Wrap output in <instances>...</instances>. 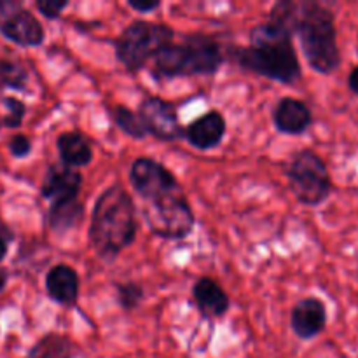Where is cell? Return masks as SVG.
Returning <instances> with one entry per match:
<instances>
[{"mask_svg": "<svg viewBox=\"0 0 358 358\" xmlns=\"http://www.w3.org/2000/svg\"><path fill=\"white\" fill-rule=\"evenodd\" d=\"M269 20L282 24L301 41L306 62L315 72H336L341 65L334 13L318 2L282 0L273 6Z\"/></svg>", "mask_w": 358, "mask_h": 358, "instance_id": "6da1fadb", "label": "cell"}, {"mask_svg": "<svg viewBox=\"0 0 358 358\" xmlns=\"http://www.w3.org/2000/svg\"><path fill=\"white\" fill-rule=\"evenodd\" d=\"M292 37L285 27L268 20L252 28L250 44L231 48L229 56L243 70L292 86L301 79V63Z\"/></svg>", "mask_w": 358, "mask_h": 358, "instance_id": "7a4b0ae2", "label": "cell"}, {"mask_svg": "<svg viewBox=\"0 0 358 358\" xmlns=\"http://www.w3.org/2000/svg\"><path fill=\"white\" fill-rule=\"evenodd\" d=\"M138 220L136 206L121 184L105 189L94 203L90 224V241L103 261L112 262L135 243Z\"/></svg>", "mask_w": 358, "mask_h": 358, "instance_id": "3957f363", "label": "cell"}, {"mask_svg": "<svg viewBox=\"0 0 358 358\" xmlns=\"http://www.w3.org/2000/svg\"><path fill=\"white\" fill-rule=\"evenodd\" d=\"M224 52L215 38L205 34L185 35L184 42H171L154 58L156 79L213 76L222 66Z\"/></svg>", "mask_w": 358, "mask_h": 358, "instance_id": "277c9868", "label": "cell"}, {"mask_svg": "<svg viewBox=\"0 0 358 358\" xmlns=\"http://www.w3.org/2000/svg\"><path fill=\"white\" fill-rule=\"evenodd\" d=\"M175 38L173 28L152 21H133L115 41L117 62L129 72L142 70Z\"/></svg>", "mask_w": 358, "mask_h": 358, "instance_id": "5b68a950", "label": "cell"}, {"mask_svg": "<svg viewBox=\"0 0 358 358\" xmlns=\"http://www.w3.org/2000/svg\"><path fill=\"white\" fill-rule=\"evenodd\" d=\"M142 215L150 233L164 240H184L196 226V215L182 189L143 201Z\"/></svg>", "mask_w": 358, "mask_h": 358, "instance_id": "8992f818", "label": "cell"}, {"mask_svg": "<svg viewBox=\"0 0 358 358\" xmlns=\"http://www.w3.org/2000/svg\"><path fill=\"white\" fill-rule=\"evenodd\" d=\"M292 194L306 206H318L331 196L332 182L327 164L313 150H299L285 170Z\"/></svg>", "mask_w": 358, "mask_h": 358, "instance_id": "52a82bcc", "label": "cell"}, {"mask_svg": "<svg viewBox=\"0 0 358 358\" xmlns=\"http://www.w3.org/2000/svg\"><path fill=\"white\" fill-rule=\"evenodd\" d=\"M0 31L6 38L24 48L41 45L45 38L41 21L21 3L10 0H0Z\"/></svg>", "mask_w": 358, "mask_h": 358, "instance_id": "ba28073f", "label": "cell"}, {"mask_svg": "<svg viewBox=\"0 0 358 358\" xmlns=\"http://www.w3.org/2000/svg\"><path fill=\"white\" fill-rule=\"evenodd\" d=\"M138 117L147 133L161 142H177L185 138V128L178 119L173 103L159 96H147L138 105Z\"/></svg>", "mask_w": 358, "mask_h": 358, "instance_id": "9c48e42d", "label": "cell"}, {"mask_svg": "<svg viewBox=\"0 0 358 358\" xmlns=\"http://www.w3.org/2000/svg\"><path fill=\"white\" fill-rule=\"evenodd\" d=\"M129 182L142 201L168 194L180 189L177 177L164 164L150 157H138L129 168Z\"/></svg>", "mask_w": 358, "mask_h": 358, "instance_id": "30bf717a", "label": "cell"}, {"mask_svg": "<svg viewBox=\"0 0 358 358\" xmlns=\"http://www.w3.org/2000/svg\"><path fill=\"white\" fill-rule=\"evenodd\" d=\"M327 325V308L318 297H304L290 313V329L303 341L317 338Z\"/></svg>", "mask_w": 358, "mask_h": 358, "instance_id": "8fae6325", "label": "cell"}, {"mask_svg": "<svg viewBox=\"0 0 358 358\" xmlns=\"http://www.w3.org/2000/svg\"><path fill=\"white\" fill-rule=\"evenodd\" d=\"M83 187V173L76 168L65 164H52L48 168L44 182H42L41 194L48 201H65V199L79 198Z\"/></svg>", "mask_w": 358, "mask_h": 358, "instance_id": "7c38bea8", "label": "cell"}, {"mask_svg": "<svg viewBox=\"0 0 358 358\" xmlns=\"http://www.w3.org/2000/svg\"><path fill=\"white\" fill-rule=\"evenodd\" d=\"M226 117L219 110H208L185 128V140L198 150H212L226 136Z\"/></svg>", "mask_w": 358, "mask_h": 358, "instance_id": "4fadbf2b", "label": "cell"}, {"mask_svg": "<svg viewBox=\"0 0 358 358\" xmlns=\"http://www.w3.org/2000/svg\"><path fill=\"white\" fill-rule=\"evenodd\" d=\"M313 122V114L303 100L285 96L273 108V124L283 135H301Z\"/></svg>", "mask_w": 358, "mask_h": 358, "instance_id": "5bb4252c", "label": "cell"}, {"mask_svg": "<svg viewBox=\"0 0 358 358\" xmlns=\"http://www.w3.org/2000/svg\"><path fill=\"white\" fill-rule=\"evenodd\" d=\"M192 299L205 318H220L229 311L231 301L226 290L213 278L201 276L192 285Z\"/></svg>", "mask_w": 358, "mask_h": 358, "instance_id": "9a60e30c", "label": "cell"}, {"mask_svg": "<svg viewBox=\"0 0 358 358\" xmlns=\"http://www.w3.org/2000/svg\"><path fill=\"white\" fill-rule=\"evenodd\" d=\"M79 273L69 264H56L45 276V290L55 303L70 306L79 297Z\"/></svg>", "mask_w": 358, "mask_h": 358, "instance_id": "2e32d148", "label": "cell"}, {"mask_svg": "<svg viewBox=\"0 0 358 358\" xmlns=\"http://www.w3.org/2000/svg\"><path fill=\"white\" fill-rule=\"evenodd\" d=\"M56 149L59 152V159L65 166L84 168L93 161V147L86 135L79 131L62 133L56 140Z\"/></svg>", "mask_w": 358, "mask_h": 358, "instance_id": "e0dca14e", "label": "cell"}, {"mask_svg": "<svg viewBox=\"0 0 358 358\" xmlns=\"http://www.w3.org/2000/svg\"><path fill=\"white\" fill-rule=\"evenodd\" d=\"M84 219V203L79 198L51 203L48 213V222L55 233H66L79 226Z\"/></svg>", "mask_w": 358, "mask_h": 358, "instance_id": "ac0fdd59", "label": "cell"}, {"mask_svg": "<svg viewBox=\"0 0 358 358\" xmlns=\"http://www.w3.org/2000/svg\"><path fill=\"white\" fill-rule=\"evenodd\" d=\"M73 345L66 336L48 334L30 350L27 358H72Z\"/></svg>", "mask_w": 358, "mask_h": 358, "instance_id": "d6986e66", "label": "cell"}, {"mask_svg": "<svg viewBox=\"0 0 358 358\" xmlns=\"http://www.w3.org/2000/svg\"><path fill=\"white\" fill-rule=\"evenodd\" d=\"M110 117L115 122L119 129H121L124 135L131 136L135 140H143L149 133H147L145 126H143L142 119L138 117L136 112H133L131 108L124 107V105H114L110 108Z\"/></svg>", "mask_w": 358, "mask_h": 358, "instance_id": "ffe728a7", "label": "cell"}, {"mask_svg": "<svg viewBox=\"0 0 358 358\" xmlns=\"http://www.w3.org/2000/svg\"><path fill=\"white\" fill-rule=\"evenodd\" d=\"M28 73L23 66L13 59L0 62V84L13 90H27Z\"/></svg>", "mask_w": 358, "mask_h": 358, "instance_id": "44dd1931", "label": "cell"}, {"mask_svg": "<svg viewBox=\"0 0 358 358\" xmlns=\"http://www.w3.org/2000/svg\"><path fill=\"white\" fill-rule=\"evenodd\" d=\"M145 292L143 287L136 282H126L117 285V303L124 311H133L142 304Z\"/></svg>", "mask_w": 358, "mask_h": 358, "instance_id": "7402d4cb", "label": "cell"}, {"mask_svg": "<svg viewBox=\"0 0 358 358\" xmlns=\"http://www.w3.org/2000/svg\"><path fill=\"white\" fill-rule=\"evenodd\" d=\"M3 105H6L7 108V115L2 121L3 124H6L7 128H17V126H21L24 112H27V107H24L23 101L17 100V98L7 96L3 98Z\"/></svg>", "mask_w": 358, "mask_h": 358, "instance_id": "603a6c76", "label": "cell"}, {"mask_svg": "<svg viewBox=\"0 0 358 358\" xmlns=\"http://www.w3.org/2000/svg\"><path fill=\"white\" fill-rule=\"evenodd\" d=\"M38 13L42 14L48 20H58L59 14L69 7V2L66 0H38L37 3Z\"/></svg>", "mask_w": 358, "mask_h": 358, "instance_id": "cb8c5ba5", "label": "cell"}, {"mask_svg": "<svg viewBox=\"0 0 358 358\" xmlns=\"http://www.w3.org/2000/svg\"><path fill=\"white\" fill-rule=\"evenodd\" d=\"M9 149H10V154H13L14 157L28 156L31 150L30 138L24 135H14L9 142Z\"/></svg>", "mask_w": 358, "mask_h": 358, "instance_id": "d4e9b609", "label": "cell"}, {"mask_svg": "<svg viewBox=\"0 0 358 358\" xmlns=\"http://www.w3.org/2000/svg\"><path fill=\"white\" fill-rule=\"evenodd\" d=\"M161 2L159 0H154V2H135V0H128V7L129 9L136 10L140 14H145V13H152V10L159 9Z\"/></svg>", "mask_w": 358, "mask_h": 358, "instance_id": "484cf974", "label": "cell"}, {"mask_svg": "<svg viewBox=\"0 0 358 358\" xmlns=\"http://www.w3.org/2000/svg\"><path fill=\"white\" fill-rule=\"evenodd\" d=\"M348 87L353 91V93L358 94V65L350 72L348 76Z\"/></svg>", "mask_w": 358, "mask_h": 358, "instance_id": "4316f807", "label": "cell"}, {"mask_svg": "<svg viewBox=\"0 0 358 358\" xmlns=\"http://www.w3.org/2000/svg\"><path fill=\"white\" fill-rule=\"evenodd\" d=\"M10 238H6V234L0 233V262L3 261V257L7 255V245H9Z\"/></svg>", "mask_w": 358, "mask_h": 358, "instance_id": "83f0119b", "label": "cell"}, {"mask_svg": "<svg viewBox=\"0 0 358 358\" xmlns=\"http://www.w3.org/2000/svg\"><path fill=\"white\" fill-rule=\"evenodd\" d=\"M6 283H7V276H6V273L0 271V292H2V290L6 289Z\"/></svg>", "mask_w": 358, "mask_h": 358, "instance_id": "f1b7e54d", "label": "cell"}, {"mask_svg": "<svg viewBox=\"0 0 358 358\" xmlns=\"http://www.w3.org/2000/svg\"><path fill=\"white\" fill-rule=\"evenodd\" d=\"M0 126H2V121H0Z\"/></svg>", "mask_w": 358, "mask_h": 358, "instance_id": "f546056e", "label": "cell"}]
</instances>
